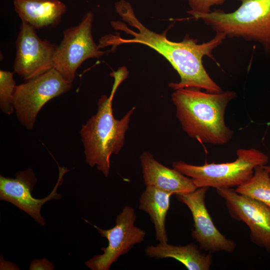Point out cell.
<instances>
[{"label":"cell","instance_id":"10","mask_svg":"<svg viewBox=\"0 0 270 270\" xmlns=\"http://www.w3.org/2000/svg\"><path fill=\"white\" fill-rule=\"evenodd\" d=\"M16 47L14 72L24 80L36 78L54 68L56 46L42 40L36 30L26 22L20 25Z\"/></svg>","mask_w":270,"mask_h":270},{"label":"cell","instance_id":"13","mask_svg":"<svg viewBox=\"0 0 270 270\" xmlns=\"http://www.w3.org/2000/svg\"><path fill=\"white\" fill-rule=\"evenodd\" d=\"M140 160L146 186H154L173 194L188 193L198 188L191 178L163 165L150 152H142Z\"/></svg>","mask_w":270,"mask_h":270},{"label":"cell","instance_id":"19","mask_svg":"<svg viewBox=\"0 0 270 270\" xmlns=\"http://www.w3.org/2000/svg\"><path fill=\"white\" fill-rule=\"evenodd\" d=\"M186 0L190 8L187 12L206 14L211 12L212 7L221 5L226 0Z\"/></svg>","mask_w":270,"mask_h":270},{"label":"cell","instance_id":"18","mask_svg":"<svg viewBox=\"0 0 270 270\" xmlns=\"http://www.w3.org/2000/svg\"><path fill=\"white\" fill-rule=\"evenodd\" d=\"M16 85L14 72L0 70V108L6 114L10 115L14 110V96Z\"/></svg>","mask_w":270,"mask_h":270},{"label":"cell","instance_id":"4","mask_svg":"<svg viewBox=\"0 0 270 270\" xmlns=\"http://www.w3.org/2000/svg\"><path fill=\"white\" fill-rule=\"evenodd\" d=\"M236 0L240 5L230 12L216 9L208 13L188 14L226 37L259 42L270 54V0Z\"/></svg>","mask_w":270,"mask_h":270},{"label":"cell","instance_id":"14","mask_svg":"<svg viewBox=\"0 0 270 270\" xmlns=\"http://www.w3.org/2000/svg\"><path fill=\"white\" fill-rule=\"evenodd\" d=\"M14 5L22 22L35 30L56 26L66 11L60 0H14Z\"/></svg>","mask_w":270,"mask_h":270},{"label":"cell","instance_id":"6","mask_svg":"<svg viewBox=\"0 0 270 270\" xmlns=\"http://www.w3.org/2000/svg\"><path fill=\"white\" fill-rule=\"evenodd\" d=\"M72 82L54 68L16 86L14 96L18 120L27 129L33 128L43 106L52 98L69 91Z\"/></svg>","mask_w":270,"mask_h":270},{"label":"cell","instance_id":"21","mask_svg":"<svg viewBox=\"0 0 270 270\" xmlns=\"http://www.w3.org/2000/svg\"><path fill=\"white\" fill-rule=\"evenodd\" d=\"M264 166L270 174V165L266 164V166Z\"/></svg>","mask_w":270,"mask_h":270},{"label":"cell","instance_id":"12","mask_svg":"<svg viewBox=\"0 0 270 270\" xmlns=\"http://www.w3.org/2000/svg\"><path fill=\"white\" fill-rule=\"evenodd\" d=\"M208 188H199L192 192L176 194V198L192 213L194 221L192 236L202 250L211 254L222 251L232 253L236 248V242L218 230L206 207L205 198Z\"/></svg>","mask_w":270,"mask_h":270},{"label":"cell","instance_id":"15","mask_svg":"<svg viewBox=\"0 0 270 270\" xmlns=\"http://www.w3.org/2000/svg\"><path fill=\"white\" fill-rule=\"evenodd\" d=\"M146 256L156 259L174 258L188 270H209L212 264L211 253L203 252L199 246L192 243L174 246L160 243L148 246L144 250Z\"/></svg>","mask_w":270,"mask_h":270},{"label":"cell","instance_id":"5","mask_svg":"<svg viewBox=\"0 0 270 270\" xmlns=\"http://www.w3.org/2000/svg\"><path fill=\"white\" fill-rule=\"evenodd\" d=\"M236 155L237 158L232 162L196 166L178 160L172 163V167L191 178L197 188L217 189L242 185L252 176L256 166H266L269 162L266 154L254 148H240Z\"/></svg>","mask_w":270,"mask_h":270},{"label":"cell","instance_id":"8","mask_svg":"<svg viewBox=\"0 0 270 270\" xmlns=\"http://www.w3.org/2000/svg\"><path fill=\"white\" fill-rule=\"evenodd\" d=\"M136 214L132 206H125L116 216L115 226L103 229L93 226L108 241L106 247L100 248L102 254L94 256L85 264L92 270H108L118 258L127 254L134 246L144 242L146 232L135 226Z\"/></svg>","mask_w":270,"mask_h":270},{"label":"cell","instance_id":"11","mask_svg":"<svg viewBox=\"0 0 270 270\" xmlns=\"http://www.w3.org/2000/svg\"><path fill=\"white\" fill-rule=\"evenodd\" d=\"M230 216L246 224L251 241L270 254V208L262 202L238 194L234 188H217Z\"/></svg>","mask_w":270,"mask_h":270},{"label":"cell","instance_id":"2","mask_svg":"<svg viewBox=\"0 0 270 270\" xmlns=\"http://www.w3.org/2000/svg\"><path fill=\"white\" fill-rule=\"evenodd\" d=\"M236 93L202 92L196 88L174 90L172 95L176 117L182 130L201 143L222 145L232 140L234 132L226 124L224 114Z\"/></svg>","mask_w":270,"mask_h":270},{"label":"cell","instance_id":"16","mask_svg":"<svg viewBox=\"0 0 270 270\" xmlns=\"http://www.w3.org/2000/svg\"><path fill=\"white\" fill-rule=\"evenodd\" d=\"M173 194L152 186H146L139 198L138 208L148 214L152 222L158 242H168L166 220Z\"/></svg>","mask_w":270,"mask_h":270},{"label":"cell","instance_id":"9","mask_svg":"<svg viewBox=\"0 0 270 270\" xmlns=\"http://www.w3.org/2000/svg\"><path fill=\"white\" fill-rule=\"evenodd\" d=\"M59 174L56 184L50 194L43 198H36L32 194L37 182L35 174L32 168L20 171L15 178L0 176V200L8 202L23 210L42 226L46 224L40 214L42 206L52 200H60L62 196L57 192L58 187L63 182L64 174L68 170L58 166Z\"/></svg>","mask_w":270,"mask_h":270},{"label":"cell","instance_id":"17","mask_svg":"<svg viewBox=\"0 0 270 270\" xmlns=\"http://www.w3.org/2000/svg\"><path fill=\"white\" fill-rule=\"evenodd\" d=\"M235 190L270 208V174L264 166H256L252 176Z\"/></svg>","mask_w":270,"mask_h":270},{"label":"cell","instance_id":"20","mask_svg":"<svg viewBox=\"0 0 270 270\" xmlns=\"http://www.w3.org/2000/svg\"><path fill=\"white\" fill-rule=\"evenodd\" d=\"M54 268V264L46 258L42 260L34 259L32 262L29 267L30 270H51Z\"/></svg>","mask_w":270,"mask_h":270},{"label":"cell","instance_id":"7","mask_svg":"<svg viewBox=\"0 0 270 270\" xmlns=\"http://www.w3.org/2000/svg\"><path fill=\"white\" fill-rule=\"evenodd\" d=\"M93 20V13L87 12L79 24L64 32L63 38L56 47L54 68L72 83L76 70L84 60L98 58L105 53L94 41L92 32Z\"/></svg>","mask_w":270,"mask_h":270},{"label":"cell","instance_id":"3","mask_svg":"<svg viewBox=\"0 0 270 270\" xmlns=\"http://www.w3.org/2000/svg\"><path fill=\"white\" fill-rule=\"evenodd\" d=\"M119 84L114 83L110 96L102 95L98 102L96 113L82 126L80 134L84 146L86 162L107 177L110 170V158L122 148L126 134L136 107L120 119L114 118L112 99Z\"/></svg>","mask_w":270,"mask_h":270},{"label":"cell","instance_id":"1","mask_svg":"<svg viewBox=\"0 0 270 270\" xmlns=\"http://www.w3.org/2000/svg\"><path fill=\"white\" fill-rule=\"evenodd\" d=\"M114 6L122 20L138 31L130 28L123 22L112 21L110 24L115 30L123 31L132 38L126 39L118 34H110L102 38L99 45L100 48L132 43L146 45L166 58L179 74L180 81L170 82L168 86L170 88L174 90L196 88L211 93L222 92L207 72L202 64V58L204 56H208L218 65L212 55V52L222 44L226 38L225 34L216 32L212 39L202 44H198L196 40L190 38L188 34L182 42H172L167 38L166 31L164 34H157L142 24L136 17L128 2L120 0L115 4Z\"/></svg>","mask_w":270,"mask_h":270}]
</instances>
